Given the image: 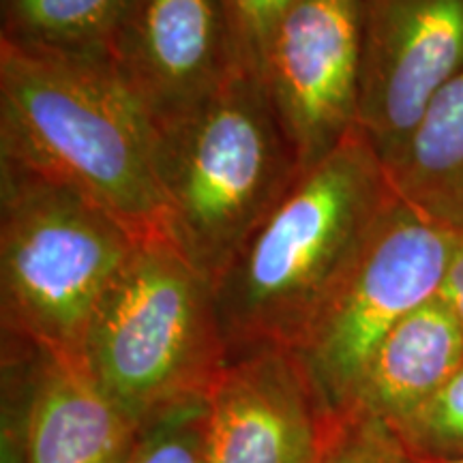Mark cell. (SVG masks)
<instances>
[{"label":"cell","mask_w":463,"mask_h":463,"mask_svg":"<svg viewBox=\"0 0 463 463\" xmlns=\"http://www.w3.org/2000/svg\"><path fill=\"white\" fill-rule=\"evenodd\" d=\"M317 463H420L395 427L358 408L326 414Z\"/></svg>","instance_id":"15"},{"label":"cell","mask_w":463,"mask_h":463,"mask_svg":"<svg viewBox=\"0 0 463 463\" xmlns=\"http://www.w3.org/2000/svg\"><path fill=\"white\" fill-rule=\"evenodd\" d=\"M127 463H208L206 399L178 405L142 425Z\"/></svg>","instance_id":"17"},{"label":"cell","mask_w":463,"mask_h":463,"mask_svg":"<svg viewBox=\"0 0 463 463\" xmlns=\"http://www.w3.org/2000/svg\"><path fill=\"white\" fill-rule=\"evenodd\" d=\"M155 157L172 245L213 286L303 172L264 80L245 69L155 133Z\"/></svg>","instance_id":"3"},{"label":"cell","mask_w":463,"mask_h":463,"mask_svg":"<svg viewBox=\"0 0 463 463\" xmlns=\"http://www.w3.org/2000/svg\"><path fill=\"white\" fill-rule=\"evenodd\" d=\"M0 161L84 195L136 241H170L155 131L109 61L0 43Z\"/></svg>","instance_id":"2"},{"label":"cell","mask_w":463,"mask_h":463,"mask_svg":"<svg viewBox=\"0 0 463 463\" xmlns=\"http://www.w3.org/2000/svg\"><path fill=\"white\" fill-rule=\"evenodd\" d=\"M395 200L361 129L305 167L213 286L230 361L297 350Z\"/></svg>","instance_id":"1"},{"label":"cell","mask_w":463,"mask_h":463,"mask_svg":"<svg viewBox=\"0 0 463 463\" xmlns=\"http://www.w3.org/2000/svg\"><path fill=\"white\" fill-rule=\"evenodd\" d=\"M82 363L137 427L206 399L230 363L213 283L170 241L137 242L90 317Z\"/></svg>","instance_id":"4"},{"label":"cell","mask_w":463,"mask_h":463,"mask_svg":"<svg viewBox=\"0 0 463 463\" xmlns=\"http://www.w3.org/2000/svg\"><path fill=\"white\" fill-rule=\"evenodd\" d=\"M109 65L155 133L198 112L245 69L223 0H131Z\"/></svg>","instance_id":"8"},{"label":"cell","mask_w":463,"mask_h":463,"mask_svg":"<svg viewBox=\"0 0 463 463\" xmlns=\"http://www.w3.org/2000/svg\"><path fill=\"white\" fill-rule=\"evenodd\" d=\"M326 414L294 352L232 358L206 397L208 463H317Z\"/></svg>","instance_id":"10"},{"label":"cell","mask_w":463,"mask_h":463,"mask_svg":"<svg viewBox=\"0 0 463 463\" xmlns=\"http://www.w3.org/2000/svg\"><path fill=\"white\" fill-rule=\"evenodd\" d=\"M31 350L20 463H127L140 427L99 391L84 364Z\"/></svg>","instance_id":"11"},{"label":"cell","mask_w":463,"mask_h":463,"mask_svg":"<svg viewBox=\"0 0 463 463\" xmlns=\"http://www.w3.org/2000/svg\"><path fill=\"white\" fill-rule=\"evenodd\" d=\"M137 242L84 195L0 161L5 339L84 364L90 317Z\"/></svg>","instance_id":"5"},{"label":"cell","mask_w":463,"mask_h":463,"mask_svg":"<svg viewBox=\"0 0 463 463\" xmlns=\"http://www.w3.org/2000/svg\"><path fill=\"white\" fill-rule=\"evenodd\" d=\"M420 463H463V457L461 459H419Z\"/></svg>","instance_id":"20"},{"label":"cell","mask_w":463,"mask_h":463,"mask_svg":"<svg viewBox=\"0 0 463 463\" xmlns=\"http://www.w3.org/2000/svg\"><path fill=\"white\" fill-rule=\"evenodd\" d=\"M463 67V0H363L358 129L384 167Z\"/></svg>","instance_id":"9"},{"label":"cell","mask_w":463,"mask_h":463,"mask_svg":"<svg viewBox=\"0 0 463 463\" xmlns=\"http://www.w3.org/2000/svg\"><path fill=\"white\" fill-rule=\"evenodd\" d=\"M386 174L405 206L463 230V67L438 92Z\"/></svg>","instance_id":"13"},{"label":"cell","mask_w":463,"mask_h":463,"mask_svg":"<svg viewBox=\"0 0 463 463\" xmlns=\"http://www.w3.org/2000/svg\"><path fill=\"white\" fill-rule=\"evenodd\" d=\"M457 234L399 198L392 202L354 269L294 350L328 414L350 408L386 335L438 297Z\"/></svg>","instance_id":"6"},{"label":"cell","mask_w":463,"mask_h":463,"mask_svg":"<svg viewBox=\"0 0 463 463\" xmlns=\"http://www.w3.org/2000/svg\"><path fill=\"white\" fill-rule=\"evenodd\" d=\"M297 0H223L242 67L262 78L273 34Z\"/></svg>","instance_id":"18"},{"label":"cell","mask_w":463,"mask_h":463,"mask_svg":"<svg viewBox=\"0 0 463 463\" xmlns=\"http://www.w3.org/2000/svg\"><path fill=\"white\" fill-rule=\"evenodd\" d=\"M131 0H0V43L109 61Z\"/></svg>","instance_id":"14"},{"label":"cell","mask_w":463,"mask_h":463,"mask_svg":"<svg viewBox=\"0 0 463 463\" xmlns=\"http://www.w3.org/2000/svg\"><path fill=\"white\" fill-rule=\"evenodd\" d=\"M463 364V324L436 297L403 317L378 345L350 408L402 427ZM347 410V408H345Z\"/></svg>","instance_id":"12"},{"label":"cell","mask_w":463,"mask_h":463,"mask_svg":"<svg viewBox=\"0 0 463 463\" xmlns=\"http://www.w3.org/2000/svg\"><path fill=\"white\" fill-rule=\"evenodd\" d=\"M395 430L419 459H461L463 364L412 419Z\"/></svg>","instance_id":"16"},{"label":"cell","mask_w":463,"mask_h":463,"mask_svg":"<svg viewBox=\"0 0 463 463\" xmlns=\"http://www.w3.org/2000/svg\"><path fill=\"white\" fill-rule=\"evenodd\" d=\"M363 0H297L270 42L264 84L309 167L358 129Z\"/></svg>","instance_id":"7"},{"label":"cell","mask_w":463,"mask_h":463,"mask_svg":"<svg viewBox=\"0 0 463 463\" xmlns=\"http://www.w3.org/2000/svg\"><path fill=\"white\" fill-rule=\"evenodd\" d=\"M438 297L453 309V314L463 324V230L457 234L453 256H450L447 275H444Z\"/></svg>","instance_id":"19"}]
</instances>
